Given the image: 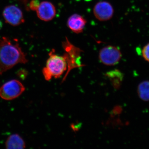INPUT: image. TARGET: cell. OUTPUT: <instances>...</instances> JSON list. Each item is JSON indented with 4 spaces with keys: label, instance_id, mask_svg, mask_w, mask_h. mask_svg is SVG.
<instances>
[{
    "label": "cell",
    "instance_id": "6da1fadb",
    "mask_svg": "<svg viewBox=\"0 0 149 149\" xmlns=\"http://www.w3.org/2000/svg\"><path fill=\"white\" fill-rule=\"evenodd\" d=\"M27 61L17 41L6 37L0 40V74L18 63L24 64Z\"/></svg>",
    "mask_w": 149,
    "mask_h": 149
},
{
    "label": "cell",
    "instance_id": "7a4b0ae2",
    "mask_svg": "<svg viewBox=\"0 0 149 149\" xmlns=\"http://www.w3.org/2000/svg\"><path fill=\"white\" fill-rule=\"evenodd\" d=\"M67 67V63L64 57L51 52L46 66L43 68V75L47 80H50L52 77L58 78L66 70Z\"/></svg>",
    "mask_w": 149,
    "mask_h": 149
},
{
    "label": "cell",
    "instance_id": "3957f363",
    "mask_svg": "<svg viewBox=\"0 0 149 149\" xmlns=\"http://www.w3.org/2000/svg\"><path fill=\"white\" fill-rule=\"evenodd\" d=\"M24 85L18 80H12L3 84L0 88V97L6 100L18 97L25 91Z\"/></svg>",
    "mask_w": 149,
    "mask_h": 149
},
{
    "label": "cell",
    "instance_id": "277c9868",
    "mask_svg": "<svg viewBox=\"0 0 149 149\" xmlns=\"http://www.w3.org/2000/svg\"><path fill=\"white\" fill-rule=\"evenodd\" d=\"M122 56L120 50L116 47L108 46L104 47L99 53V59L105 65L111 66L117 64Z\"/></svg>",
    "mask_w": 149,
    "mask_h": 149
},
{
    "label": "cell",
    "instance_id": "5b68a950",
    "mask_svg": "<svg viewBox=\"0 0 149 149\" xmlns=\"http://www.w3.org/2000/svg\"><path fill=\"white\" fill-rule=\"evenodd\" d=\"M3 16L7 23L16 26L24 23L23 13L20 9L15 5L6 7L3 11Z\"/></svg>",
    "mask_w": 149,
    "mask_h": 149
},
{
    "label": "cell",
    "instance_id": "8992f818",
    "mask_svg": "<svg viewBox=\"0 0 149 149\" xmlns=\"http://www.w3.org/2000/svg\"><path fill=\"white\" fill-rule=\"evenodd\" d=\"M113 8L109 3L101 1L97 3L93 8V13L97 19L101 21L109 20L113 16Z\"/></svg>",
    "mask_w": 149,
    "mask_h": 149
},
{
    "label": "cell",
    "instance_id": "52a82bcc",
    "mask_svg": "<svg viewBox=\"0 0 149 149\" xmlns=\"http://www.w3.org/2000/svg\"><path fill=\"white\" fill-rule=\"evenodd\" d=\"M36 12L38 17L41 20L46 22L53 19L56 14L54 6L52 3L46 1L40 3Z\"/></svg>",
    "mask_w": 149,
    "mask_h": 149
},
{
    "label": "cell",
    "instance_id": "ba28073f",
    "mask_svg": "<svg viewBox=\"0 0 149 149\" xmlns=\"http://www.w3.org/2000/svg\"><path fill=\"white\" fill-rule=\"evenodd\" d=\"M86 23V19L83 16L74 14L68 18L67 25L71 31L78 34L83 32Z\"/></svg>",
    "mask_w": 149,
    "mask_h": 149
},
{
    "label": "cell",
    "instance_id": "9c48e42d",
    "mask_svg": "<svg viewBox=\"0 0 149 149\" xmlns=\"http://www.w3.org/2000/svg\"><path fill=\"white\" fill-rule=\"evenodd\" d=\"M5 146L7 149H22L26 148L24 140L17 134L10 136L6 141Z\"/></svg>",
    "mask_w": 149,
    "mask_h": 149
},
{
    "label": "cell",
    "instance_id": "30bf717a",
    "mask_svg": "<svg viewBox=\"0 0 149 149\" xmlns=\"http://www.w3.org/2000/svg\"><path fill=\"white\" fill-rule=\"evenodd\" d=\"M140 98L144 101H149V81H145L139 84L138 88Z\"/></svg>",
    "mask_w": 149,
    "mask_h": 149
},
{
    "label": "cell",
    "instance_id": "8fae6325",
    "mask_svg": "<svg viewBox=\"0 0 149 149\" xmlns=\"http://www.w3.org/2000/svg\"><path fill=\"white\" fill-rule=\"evenodd\" d=\"M108 76L111 80L112 82L114 85L116 83V87L120 86L123 79V75L119 70H115L110 71L107 73Z\"/></svg>",
    "mask_w": 149,
    "mask_h": 149
},
{
    "label": "cell",
    "instance_id": "7c38bea8",
    "mask_svg": "<svg viewBox=\"0 0 149 149\" xmlns=\"http://www.w3.org/2000/svg\"><path fill=\"white\" fill-rule=\"evenodd\" d=\"M142 54L145 60L149 62V43L144 46L142 50Z\"/></svg>",
    "mask_w": 149,
    "mask_h": 149
},
{
    "label": "cell",
    "instance_id": "4fadbf2b",
    "mask_svg": "<svg viewBox=\"0 0 149 149\" xmlns=\"http://www.w3.org/2000/svg\"><path fill=\"white\" fill-rule=\"evenodd\" d=\"M40 3L39 0H32L29 4V8L32 10L36 11Z\"/></svg>",
    "mask_w": 149,
    "mask_h": 149
},
{
    "label": "cell",
    "instance_id": "5bb4252c",
    "mask_svg": "<svg viewBox=\"0 0 149 149\" xmlns=\"http://www.w3.org/2000/svg\"><path fill=\"white\" fill-rule=\"evenodd\" d=\"M2 27V23L0 21V29H1Z\"/></svg>",
    "mask_w": 149,
    "mask_h": 149
}]
</instances>
